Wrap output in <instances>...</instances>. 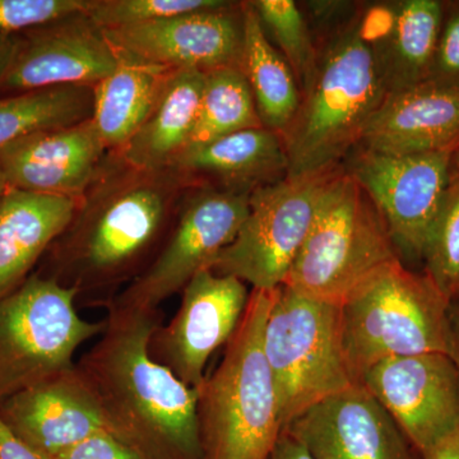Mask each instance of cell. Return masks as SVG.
Segmentation results:
<instances>
[{
	"label": "cell",
	"instance_id": "obj_1",
	"mask_svg": "<svg viewBox=\"0 0 459 459\" xmlns=\"http://www.w3.org/2000/svg\"><path fill=\"white\" fill-rule=\"evenodd\" d=\"M195 179L169 166L142 170L108 152L71 222L33 273L75 292V305L107 307L164 244L174 210Z\"/></svg>",
	"mask_w": 459,
	"mask_h": 459
},
{
	"label": "cell",
	"instance_id": "obj_2",
	"mask_svg": "<svg viewBox=\"0 0 459 459\" xmlns=\"http://www.w3.org/2000/svg\"><path fill=\"white\" fill-rule=\"evenodd\" d=\"M107 328L75 362L105 430L141 459H204L197 388L151 358L161 310L108 307Z\"/></svg>",
	"mask_w": 459,
	"mask_h": 459
},
{
	"label": "cell",
	"instance_id": "obj_3",
	"mask_svg": "<svg viewBox=\"0 0 459 459\" xmlns=\"http://www.w3.org/2000/svg\"><path fill=\"white\" fill-rule=\"evenodd\" d=\"M274 292H250L221 362L197 386L204 459H270L282 431L273 379L263 349Z\"/></svg>",
	"mask_w": 459,
	"mask_h": 459
},
{
	"label": "cell",
	"instance_id": "obj_4",
	"mask_svg": "<svg viewBox=\"0 0 459 459\" xmlns=\"http://www.w3.org/2000/svg\"><path fill=\"white\" fill-rule=\"evenodd\" d=\"M386 91L364 22L353 20L319 54L312 89L283 132L289 175L338 166L358 146Z\"/></svg>",
	"mask_w": 459,
	"mask_h": 459
},
{
	"label": "cell",
	"instance_id": "obj_5",
	"mask_svg": "<svg viewBox=\"0 0 459 459\" xmlns=\"http://www.w3.org/2000/svg\"><path fill=\"white\" fill-rule=\"evenodd\" d=\"M347 365L356 383L377 362L439 352L452 356V304L425 272L386 263L341 304Z\"/></svg>",
	"mask_w": 459,
	"mask_h": 459
},
{
	"label": "cell",
	"instance_id": "obj_6",
	"mask_svg": "<svg viewBox=\"0 0 459 459\" xmlns=\"http://www.w3.org/2000/svg\"><path fill=\"white\" fill-rule=\"evenodd\" d=\"M398 258L376 205L340 168L325 186L312 229L283 285L341 305L362 281Z\"/></svg>",
	"mask_w": 459,
	"mask_h": 459
},
{
	"label": "cell",
	"instance_id": "obj_7",
	"mask_svg": "<svg viewBox=\"0 0 459 459\" xmlns=\"http://www.w3.org/2000/svg\"><path fill=\"white\" fill-rule=\"evenodd\" d=\"M263 349L282 430L305 411L356 383L343 351L341 305L280 286L265 320Z\"/></svg>",
	"mask_w": 459,
	"mask_h": 459
},
{
	"label": "cell",
	"instance_id": "obj_8",
	"mask_svg": "<svg viewBox=\"0 0 459 459\" xmlns=\"http://www.w3.org/2000/svg\"><path fill=\"white\" fill-rule=\"evenodd\" d=\"M107 320L83 319L74 290L32 273L0 300V401L74 367L87 341Z\"/></svg>",
	"mask_w": 459,
	"mask_h": 459
},
{
	"label": "cell",
	"instance_id": "obj_9",
	"mask_svg": "<svg viewBox=\"0 0 459 459\" xmlns=\"http://www.w3.org/2000/svg\"><path fill=\"white\" fill-rule=\"evenodd\" d=\"M338 169L286 177L253 190L246 221L210 270L237 277L253 290L272 291L282 286L312 229L325 186Z\"/></svg>",
	"mask_w": 459,
	"mask_h": 459
},
{
	"label": "cell",
	"instance_id": "obj_10",
	"mask_svg": "<svg viewBox=\"0 0 459 459\" xmlns=\"http://www.w3.org/2000/svg\"><path fill=\"white\" fill-rule=\"evenodd\" d=\"M193 189L178 207L153 261L108 307L160 310L195 274L210 270L214 258L235 240L249 213L250 193L212 184Z\"/></svg>",
	"mask_w": 459,
	"mask_h": 459
},
{
	"label": "cell",
	"instance_id": "obj_11",
	"mask_svg": "<svg viewBox=\"0 0 459 459\" xmlns=\"http://www.w3.org/2000/svg\"><path fill=\"white\" fill-rule=\"evenodd\" d=\"M453 152L392 156L356 146L343 170L382 216L398 255L421 262L452 183Z\"/></svg>",
	"mask_w": 459,
	"mask_h": 459
},
{
	"label": "cell",
	"instance_id": "obj_12",
	"mask_svg": "<svg viewBox=\"0 0 459 459\" xmlns=\"http://www.w3.org/2000/svg\"><path fill=\"white\" fill-rule=\"evenodd\" d=\"M181 292L179 309L153 332L148 351L184 385L197 388L211 356L237 331L250 292L237 277L211 270L195 274Z\"/></svg>",
	"mask_w": 459,
	"mask_h": 459
},
{
	"label": "cell",
	"instance_id": "obj_13",
	"mask_svg": "<svg viewBox=\"0 0 459 459\" xmlns=\"http://www.w3.org/2000/svg\"><path fill=\"white\" fill-rule=\"evenodd\" d=\"M420 455L459 428V374L451 355L430 352L377 362L360 382Z\"/></svg>",
	"mask_w": 459,
	"mask_h": 459
},
{
	"label": "cell",
	"instance_id": "obj_14",
	"mask_svg": "<svg viewBox=\"0 0 459 459\" xmlns=\"http://www.w3.org/2000/svg\"><path fill=\"white\" fill-rule=\"evenodd\" d=\"M102 32L117 56L170 71L243 66V3Z\"/></svg>",
	"mask_w": 459,
	"mask_h": 459
},
{
	"label": "cell",
	"instance_id": "obj_15",
	"mask_svg": "<svg viewBox=\"0 0 459 459\" xmlns=\"http://www.w3.org/2000/svg\"><path fill=\"white\" fill-rule=\"evenodd\" d=\"M119 57L86 13L63 18L20 35L0 96L60 86L95 87Z\"/></svg>",
	"mask_w": 459,
	"mask_h": 459
},
{
	"label": "cell",
	"instance_id": "obj_16",
	"mask_svg": "<svg viewBox=\"0 0 459 459\" xmlns=\"http://www.w3.org/2000/svg\"><path fill=\"white\" fill-rule=\"evenodd\" d=\"M285 430L316 459H422L361 383L319 402Z\"/></svg>",
	"mask_w": 459,
	"mask_h": 459
},
{
	"label": "cell",
	"instance_id": "obj_17",
	"mask_svg": "<svg viewBox=\"0 0 459 459\" xmlns=\"http://www.w3.org/2000/svg\"><path fill=\"white\" fill-rule=\"evenodd\" d=\"M108 151L92 120L33 133L0 150L9 189L80 202Z\"/></svg>",
	"mask_w": 459,
	"mask_h": 459
},
{
	"label": "cell",
	"instance_id": "obj_18",
	"mask_svg": "<svg viewBox=\"0 0 459 459\" xmlns=\"http://www.w3.org/2000/svg\"><path fill=\"white\" fill-rule=\"evenodd\" d=\"M0 419L42 457L56 459L104 431L95 398L74 367L0 401Z\"/></svg>",
	"mask_w": 459,
	"mask_h": 459
},
{
	"label": "cell",
	"instance_id": "obj_19",
	"mask_svg": "<svg viewBox=\"0 0 459 459\" xmlns=\"http://www.w3.org/2000/svg\"><path fill=\"white\" fill-rule=\"evenodd\" d=\"M358 146L392 156L455 152L459 146V91L427 81L386 93Z\"/></svg>",
	"mask_w": 459,
	"mask_h": 459
},
{
	"label": "cell",
	"instance_id": "obj_20",
	"mask_svg": "<svg viewBox=\"0 0 459 459\" xmlns=\"http://www.w3.org/2000/svg\"><path fill=\"white\" fill-rule=\"evenodd\" d=\"M77 204L74 199L9 188L0 197V300L30 279Z\"/></svg>",
	"mask_w": 459,
	"mask_h": 459
},
{
	"label": "cell",
	"instance_id": "obj_21",
	"mask_svg": "<svg viewBox=\"0 0 459 459\" xmlns=\"http://www.w3.org/2000/svg\"><path fill=\"white\" fill-rule=\"evenodd\" d=\"M193 179L213 178L222 188L252 193L289 175L285 142L265 126L244 129L180 153L170 165Z\"/></svg>",
	"mask_w": 459,
	"mask_h": 459
},
{
	"label": "cell",
	"instance_id": "obj_22",
	"mask_svg": "<svg viewBox=\"0 0 459 459\" xmlns=\"http://www.w3.org/2000/svg\"><path fill=\"white\" fill-rule=\"evenodd\" d=\"M388 9V26L382 35L368 38L386 93H391L418 86L430 78L442 30L444 3L403 0Z\"/></svg>",
	"mask_w": 459,
	"mask_h": 459
},
{
	"label": "cell",
	"instance_id": "obj_23",
	"mask_svg": "<svg viewBox=\"0 0 459 459\" xmlns=\"http://www.w3.org/2000/svg\"><path fill=\"white\" fill-rule=\"evenodd\" d=\"M204 80L202 72L172 71L146 122L115 153L142 170L169 168L188 146L197 122Z\"/></svg>",
	"mask_w": 459,
	"mask_h": 459
},
{
	"label": "cell",
	"instance_id": "obj_24",
	"mask_svg": "<svg viewBox=\"0 0 459 459\" xmlns=\"http://www.w3.org/2000/svg\"><path fill=\"white\" fill-rule=\"evenodd\" d=\"M117 68L93 87V126L108 152L122 150L146 122L170 69L117 56Z\"/></svg>",
	"mask_w": 459,
	"mask_h": 459
},
{
	"label": "cell",
	"instance_id": "obj_25",
	"mask_svg": "<svg viewBox=\"0 0 459 459\" xmlns=\"http://www.w3.org/2000/svg\"><path fill=\"white\" fill-rule=\"evenodd\" d=\"M243 74L246 75L263 126L281 135L294 120L301 91L285 57L263 30L252 3H243Z\"/></svg>",
	"mask_w": 459,
	"mask_h": 459
},
{
	"label": "cell",
	"instance_id": "obj_26",
	"mask_svg": "<svg viewBox=\"0 0 459 459\" xmlns=\"http://www.w3.org/2000/svg\"><path fill=\"white\" fill-rule=\"evenodd\" d=\"M93 87L60 86L0 96V150L33 133L92 117Z\"/></svg>",
	"mask_w": 459,
	"mask_h": 459
},
{
	"label": "cell",
	"instance_id": "obj_27",
	"mask_svg": "<svg viewBox=\"0 0 459 459\" xmlns=\"http://www.w3.org/2000/svg\"><path fill=\"white\" fill-rule=\"evenodd\" d=\"M259 126H263L261 117L243 71L214 69L205 74L197 122L186 151Z\"/></svg>",
	"mask_w": 459,
	"mask_h": 459
},
{
	"label": "cell",
	"instance_id": "obj_28",
	"mask_svg": "<svg viewBox=\"0 0 459 459\" xmlns=\"http://www.w3.org/2000/svg\"><path fill=\"white\" fill-rule=\"evenodd\" d=\"M252 3L263 30L279 45L294 72L301 98L312 89L319 68V54L309 26L294 0H256Z\"/></svg>",
	"mask_w": 459,
	"mask_h": 459
},
{
	"label": "cell",
	"instance_id": "obj_29",
	"mask_svg": "<svg viewBox=\"0 0 459 459\" xmlns=\"http://www.w3.org/2000/svg\"><path fill=\"white\" fill-rule=\"evenodd\" d=\"M422 263L425 273L451 301H459V180H452L437 213Z\"/></svg>",
	"mask_w": 459,
	"mask_h": 459
},
{
	"label": "cell",
	"instance_id": "obj_30",
	"mask_svg": "<svg viewBox=\"0 0 459 459\" xmlns=\"http://www.w3.org/2000/svg\"><path fill=\"white\" fill-rule=\"evenodd\" d=\"M232 4L223 0H91L86 16L99 29L111 30Z\"/></svg>",
	"mask_w": 459,
	"mask_h": 459
},
{
	"label": "cell",
	"instance_id": "obj_31",
	"mask_svg": "<svg viewBox=\"0 0 459 459\" xmlns=\"http://www.w3.org/2000/svg\"><path fill=\"white\" fill-rule=\"evenodd\" d=\"M91 0H0V35L18 36L86 13Z\"/></svg>",
	"mask_w": 459,
	"mask_h": 459
},
{
	"label": "cell",
	"instance_id": "obj_32",
	"mask_svg": "<svg viewBox=\"0 0 459 459\" xmlns=\"http://www.w3.org/2000/svg\"><path fill=\"white\" fill-rule=\"evenodd\" d=\"M429 81L459 91V3H444L442 30Z\"/></svg>",
	"mask_w": 459,
	"mask_h": 459
},
{
	"label": "cell",
	"instance_id": "obj_33",
	"mask_svg": "<svg viewBox=\"0 0 459 459\" xmlns=\"http://www.w3.org/2000/svg\"><path fill=\"white\" fill-rule=\"evenodd\" d=\"M56 459H141L107 430L91 435Z\"/></svg>",
	"mask_w": 459,
	"mask_h": 459
},
{
	"label": "cell",
	"instance_id": "obj_34",
	"mask_svg": "<svg viewBox=\"0 0 459 459\" xmlns=\"http://www.w3.org/2000/svg\"><path fill=\"white\" fill-rule=\"evenodd\" d=\"M0 459H47L12 433L0 419Z\"/></svg>",
	"mask_w": 459,
	"mask_h": 459
},
{
	"label": "cell",
	"instance_id": "obj_35",
	"mask_svg": "<svg viewBox=\"0 0 459 459\" xmlns=\"http://www.w3.org/2000/svg\"><path fill=\"white\" fill-rule=\"evenodd\" d=\"M270 459H316L309 449L294 435L287 430L281 431L279 439L274 443Z\"/></svg>",
	"mask_w": 459,
	"mask_h": 459
},
{
	"label": "cell",
	"instance_id": "obj_36",
	"mask_svg": "<svg viewBox=\"0 0 459 459\" xmlns=\"http://www.w3.org/2000/svg\"><path fill=\"white\" fill-rule=\"evenodd\" d=\"M422 459H459V428L421 455Z\"/></svg>",
	"mask_w": 459,
	"mask_h": 459
},
{
	"label": "cell",
	"instance_id": "obj_37",
	"mask_svg": "<svg viewBox=\"0 0 459 459\" xmlns=\"http://www.w3.org/2000/svg\"><path fill=\"white\" fill-rule=\"evenodd\" d=\"M20 35H0V83L7 74L9 65L16 54Z\"/></svg>",
	"mask_w": 459,
	"mask_h": 459
},
{
	"label": "cell",
	"instance_id": "obj_38",
	"mask_svg": "<svg viewBox=\"0 0 459 459\" xmlns=\"http://www.w3.org/2000/svg\"><path fill=\"white\" fill-rule=\"evenodd\" d=\"M453 351L452 358L457 365L459 374V307L452 305Z\"/></svg>",
	"mask_w": 459,
	"mask_h": 459
},
{
	"label": "cell",
	"instance_id": "obj_39",
	"mask_svg": "<svg viewBox=\"0 0 459 459\" xmlns=\"http://www.w3.org/2000/svg\"><path fill=\"white\" fill-rule=\"evenodd\" d=\"M452 180H459V146L452 156Z\"/></svg>",
	"mask_w": 459,
	"mask_h": 459
},
{
	"label": "cell",
	"instance_id": "obj_40",
	"mask_svg": "<svg viewBox=\"0 0 459 459\" xmlns=\"http://www.w3.org/2000/svg\"><path fill=\"white\" fill-rule=\"evenodd\" d=\"M8 190L7 183H5L4 175H3L2 170H0V197L4 195Z\"/></svg>",
	"mask_w": 459,
	"mask_h": 459
},
{
	"label": "cell",
	"instance_id": "obj_41",
	"mask_svg": "<svg viewBox=\"0 0 459 459\" xmlns=\"http://www.w3.org/2000/svg\"><path fill=\"white\" fill-rule=\"evenodd\" d=\"M455 307H459V301H458L457 304H455Z\"/></svg>",
	"mask_w": 459,
	"mask_h": 459
}]
</instances>
